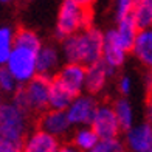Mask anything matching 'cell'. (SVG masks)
<instances>
[{
	"label": "cell",
	"instance_id": "cell-10",
	"mask_svg": "<svg viewBox=\"0 0 152 152\" xmlns=\"http://www.w3.org/2000/svg\"><path fill=\"white\" fill-rule=\"evenodd\" d=\"M116 70L110 68L104 61H98L92 65H87L86 75V92L93 96H99L106 92L109 82L116 76Z\"/></svg>",
	"mask_w": 152,
	"mask_h": 152
},
{
	"label": "cell",
	"instance_id": "cell-24",
	"mask_svg": "<svg viewBox=\"0 0 152 152\" xmlns=\"http://www.w3.org/2000/svg\"><path fill=\"white\" fill-rule=\"evenodd\" d=\"M135 0H112V16L116 20H121L127 16H132Z\"/></svg>",
	"mask_w": 152,
	"mask_h": 152
},
{
	"label": "cell",
	"instance_id": "cell-11",
	"mask_svg": "<svg viewBox=\"0 0 152 152\" xmlns=\"http://www.w3.org/2000/svg\"><path fill=\"white\" fill-rule=\"evenodd\" d=\"M123 140L129 152H149L152 149V121L134 124L124 132Z\"/></svg>",
	"mask_w": 152,
	"mask_h": 152
},
{
	"label": "cell",
	"instance_id": "cell-3",
	"mask_svg": "<svg viewBox=\"0 0 152 152\" xmlns=\"http://www.w3.org/2000/svg\"><path fill=\"white\" fill-rule=\"evenodd\" d=\"M31 130V113L12 101H5L0 112V141L23 144Z\"/></svg>",
	"mask_w": 152,
	"mask_h": 152
},
{
	"label": "cell",
	"instance_id": "cell-1",
	"mask_svg": "<svg viewBox=\"0 0 152 152\" xmlns=\"http://www.w3.org/2000/svg\"><path fill=\"white\" fill-rule=\"evenodd\" d=\"M64 62H78V64L92 65L102 59L104 50V31L95 25L79 33L68 36L59 42Z\"/></svg>",
	"mask_w": 152,
	"mask_h": 152
},
{
	"label": "cell",
	"instance_id": "cell-14",
	"mask_svg": "<svg viewBox=\"0 0 152 152\" xmlns=\"http://www.w3.org/2000/svg\"><path fill=\"white\" fill-rule=\"evenodd\" d=\"M127 51L120 45V42L115 39V36L112 34V31L106 30L104 31V50H102V61L106 64L113 68V70L118 72L120 68L124 65L126 62V58H127Z\"/></svg>",
	"mask_w": 152,
	"mask_h": 152
},
{
	"label": "cell",
	"instance_id": "cell-22",
	"mask_svg": "<svg viewBox=\"0 0 152 152\" xmlns=\"http://www.w3.org/2000/svg\"><path fill=\"white\" fill-rule=\"evenodd\" d=\"M20 87V84L17 82V79L12 76V73L8 70V67H0V93L6 95V96H12L17 88Z\"/></svg>",
	"mask_w": 152,
	"mask_h": 152
},
{
	"label": "cell",
	"instance_id": "cell-29",
	"mask_svg": "<svg viewBox=\"0 0 152 152\" xmlns=\"http://www.w3.org/2000/svg\"><path fill=\"white\" fill-rule=\"evenodd\" d=\"M146 87H148L149 101H152V68H149V73H148V78H146Z\"/></svg>",
	"mask_w": 152,
	"mask_h": 152
},
{
	"label": "cell",
	"instance_id": "cell-18",
	"mask_svg": "<svg viewBox=\"0 0 152 152\" xmlns=\"http://www.w3.org/2000/svg\"><path fill=\"white\" fill-rule=\"evenodd\" d=\"M112 104H113L116 116H118V121L121 124L123 132H126L127 129H130L135 124V112H134L132 102L129 101L127 96H120Z\"/></svg>",
	"mask_w": 152,
	"mask_h": 152
},
{
	"label": "cell",
	"instance_id": "cell-23",
	"mask_svg": "<svg viewBox=\"0 0 152 152\" xmlns=\"http://www.w3.org/2000/svg\"><path fill=\"white\" fill-rule=\"evenodd\" d=\"M126 143L121 140V137L112 138V140H99V143L88 152H126Z\"/></svg>",
	"mask_w": 152,
	"mask_h": 152
},
{
	"label": "cell",
	"instance_id": "cell-17",
	"mask_svg": "<svg viewBox=\"0 0 152 152\" xmlns=\"http://www.w3.org/2000/svg\"><path fill=\"white\" fill-rule=\"evenodd\" d=\"M70 143L82 152H88L99 143V137L96 135L92 126H79L75 127L70 135Z\"/></svg>",
	"mask_w": 152,
	"mask_h": 152
},
{
	"label": "cell",
	"instance_id": "cell-8",
	"mask_svg": "<svg viewBox=\"0 0 152 152\" xmlns=\"http://www.w3.org/2000/svg\"><path fill=\"white\" fill-rule=\"evenodd\" d=\"M98 104H99L98 96H93L87 92L76 96L67 109L68 118H70L73 127L90 126L93 115L96 112V109H98Z\"/></svg>",
	"mask_w": 152,
	"mask_h": 152
},
{
	"label": "cell",
	"instance_id": "cell-4",
	"mask_svg": "<svg viewBox=\"0 0 152 152\" xmlns=\"http://www.w3.org/2000/svg\"><path fill=\"white\" fill-rule=\"evenodd\" d=\"M37 53L39 50L36 48L14 44L6 67L20 86L28 84L37 76Z\"/></svg>",
	"mask_w": 152,
	"mask_h": 152
},
{
	"label": "cell",
	"instance_id": "cell-31",
	"mask_svg": "<svg viewBox=\"0 0 152 152\" xmlns=\"http://www.w3.org/2000/svg\"><path fill=\"white\" fill-rule=\"evenodd\" d=\"M149 118L152 121V101H149Z\"/></svg>",
	"mask_w": 152,
	"mask_h": 152
},
{
	"label": "cell",
	"instance_id": "cell-12",
	"mask_svg": "<svg viewBox=\"0 0 152 152\" xmlns=\"http://www.w3.org/2000/svg\"><path fill=\"white\" fill-rule=\"evenodd\" d=\"M62 59L64 58L61 47L54 44H44L37 53V75L53 79L64 65Z\"/></svg>",
	"mask_w": 152,
	"mask_h": 152
},
{
	"label": "cell",
	"instance_id": "cell-5",
	"mask_svg": "<svg viewBox=\"0 0 152 152\" xmlns=\"http://www.w3.org/2000/svg\"><path fill=\"white\" fill-rule=\"evenodd\" d=\"M90 126L99 137V140H112V138H118L123 134L121 124L112 102H99Z\"/></svg>",
	"mask_w": 152,
	"mask_h": 152
},
{
	"label": "cell",
	"instance_id": "cell-27",
	"mask_svg": "<svg viewBox=\"0 0 152 152\" xmlns=\"http://www.w3.org/2000/svg\"><path fill=\"white\" fill-rule=\"evenodd\" d=\"M0 152H22V144L11 141H0Z\"/></svg>",
	"mask_w": 152,
	"mask_h": 152
},
{
	"label": "cell",
	"instance_id": "cell-32",
	"mask_svg": "<svg viewBox=\"0 0 152 152\" xmlns=\"http://www.w3.org/2000/svg\"><path fill=\"white\" fill-rule=\"evenodd\" d=\"M2 96H3V95L0 93V112H2V107H3V102H5V101H3V98H2Z\"/></svg>",
	"mask_w": 152,
	"mask_h": 152
},
{
	"label": "cell",
	"instance_id": "cell-7",
	"mask_svg": "<svg viewBox=\"0 0 152 152\" xmlns=\"http://www.w3.org/2000/svg\"><path fill=\"white\" fill-rule=\"evenodd\" d=\"M28 98V104L31 113L40 115L42 112L50 109V88H51V78L37 75L28 84L23 86Z\"/></svg>",
	"mask_w": 152,
	"mask_h": 152
},
{
	"label": "cell",
	"instance_id": "cell-15",
	"mask_svg": "<svg viewBox=\"0 0 152 152\" xmlns=\"http://www.w3.org/2000/svg\"><path fill=\"white\" fill-rule=\"evenodd\" d=\"M112 34L115 36V39L120 42V45L126 50L127 53L132 51V47L135 44V39H137V34L140 31L137 22L134 20L132 16H127L121 20H116L115 26L110 28Z\"/></svg>",
	"mask_w": 152,
	"mask_h": 152
},
{
	"label": "cell",
	"instance_id": "cell-21",
	"mask_svg": "<svg viewBox=\"0 0 152 152\" xmlns=\"http://www.w3.org/2000/svg\"><path fill=\"white\" fill-rule=\"evenodd\" d=\"M16 30L8 25H0V67H5L14 48Z\"/></svg>",
	"mask_w": 152,
	"mask_h": 152
},
{
	"label": "cell",
	"instance_id": "cell-2",
	"mask_svg": "<svg viewBox=\"0 0 152 152\" xmlns=\"http://www.w3.org/2000/svg\"><path fill=\"white\" fill-rule=\"evenodd\" d=\"M93 20V12L90 6H84L76 0H62L56 16L54 37L59 42L68 36L88 28Z\"/></svg>",
	"mask_w": 152,
	"mask_h": 152
},
{
	"label": "cell",
	"instance_id": "cell-13",
	"mask_svg": "<svg viewBox=\"0 0 152 152\" xmlns=\"http://www.w3.org/2000/svg\"><path fill=\"white\" fill-rule=\"evenodd\" d=\"M61 144L62 143L58 137L36 126V129H31L23 140L22 152H58Z\"/></svg>",
	"mask_w": 152,
	"mask_h": 152
},
{
	"label": "cell",
	"instance_id": "cell-16",
	"mask_svg": "<svg viewBox=\"0 0 152 152\" xmlns=\"http://www.w3.org/2000/svg\"><path fill=\"white\" fill-rule=\"evenodd\" d=\"M130 53L141 65L152 68V26L138 31Z\"/></svg>",
	"mask_w": 152,
	"mask_h": 152
},
{
	"label": "cell",
	"instance_id": "cell-33",
	"mask_svg": "<svg viewBox=\"0 0 152 152\" xmlns=\"http://www.w3.org/2000/svg\"><path fill=\"white\" fill-rule=\"evenodd\" d=\"M10 2H12V0H0V3H10Z\"/></svg>",
	"mask_w": 152,
	"mask_h": 152
},
{
	"label": "cell",
	"instance_id": "cell-9",
	"mask_svg": "<svg viewBox=\"0 0 152 152\" xmlns=\"http://www.w3.org/2000/svg\"><path fill=\"white\" fill-rule=\"evenodd\" d=\"M86 75L87 67L78 62H64L54 79L61 82L73 96H78L86 92Z\"/></svg>",
	"mask_w": 152,
	"mask_h": 152
},
{
	"label": "cell",
	"instance_id": "cell-26",
	"mask_svg": "<svg viewBox=\"0 0 152 152\" xmlns=\"http://www.w3.org/2000/svg\"><path fill=\"white\" fill-rule=\"evenodd\" d=\"M11 101L14 102L16 106H19L20 109H23V110H26V112L31 113L30 104H28V98H26V92H25L23 86H20V87L17 88V92L11 96ZM31 115H33V113H31Z\"/></svg>",
	"mask_w": 152,
	"mask_h": 152
},
{
	"label": "cell",
	"instance_id": "cell-25",
	"mask_svg": "<svg viewBox=\"0 0 152 152\" xmlns=\"http://www.w3.org/2000/svg\"><path fill=\"white\" fill-rule=\"evenodd\" d=\"M116 90L121 96H129L134 90V81L130 75H121L118 76V81H116Z\"/></svg>",
	"mask_w": 152,
	"mask_h": 152
},
{
	"label": "cell",
	"instance_id": "cell-30",
	"mask_svg": "<svg viewBox=\"0 0 152 152\" xmlns=\"http://www.w3.org/2000/svg\"><path fill=\"white\" fill-rule=\"evenodd\" d=\"M76 2L81 3V5H84V6H90V8H92V6L96 3V0H76Z\"/></svg>",
	"mask_w": 152,
	"mask_h": 152
},
{
	"label": "cell",
	"instance_id": "cell-28",
	"mask_svg": "<svg viewBox=\"0 0 152 152\" xmlns=\"http://www.w3.org/2000/svg\"><path fill=\"white\" fill-rule=\"evenodd\" d=\"M58 152H82V151H79L78 148L73 146V144H72L70 141H68V143H62Z\"/></svg>",
	"mask_w": 152,
	"mask_h": 152
},
{
	"label": "cell",
	"instance_id": "cell-34",
	"mask_svg": "<svg viewBox=\"0 0 152 152\" xmlns=\"http://www.w3.org/2000/svg\"><path fill=\"white\" fill-rule=\"evenodd\" d=\"M149 152H152V149H151V151H149Z\"/></svg>",
	"mask_w": 152,
	"mask_h": 152
},
{
	"label": "cell",
	"instance_id": "cell-6",
	"mask_svg": "<svg viewBox=\"0 0 152 152\" xmlns=\"http://www.w3.org/2000/svg\"><path fill=\"white\" fill-rule=\"evenodd\" d=\"M37 127L58 137L59 140L70 137L75 129L70 118H68L67 110H59V109H48L40 113L37 118Z\"/></svg>",
	"mask_w": 152,
	"mask_h": 152
},
{
	"label": "cell",
	"instance_id": "cell-20",
	"mask_svg": "<svg viewBox=\"0 0 152 152\" xmlns=\"http://www.w3.org/2000/svg\"><path fill=\"white\" fill-rule=\"evenodd\" d=\"M132 17L138 28H151L152 26V0H135Z\"/></svg>",
	"mask_w": 152,
	"mask_h": 152
},
{
	"label": "cell",
	"instance_id": "cell-19",
	"mask_svg": "<svg viewBox=\"0 0 152 152\" xmlns=\"http://www.w3.org/2000/svg\"><path fill=\"white\" fill-rule=\"evenodd\" d=\"M76 98L73 96L67 88L58 82L56 79H51V88H50V109H59V110H67L72 101Z\"/></svg>",
	"mask_w": 152,
	"mask_h": 152
}]
</instances>
